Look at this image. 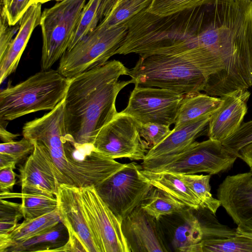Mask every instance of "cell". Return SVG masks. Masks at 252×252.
Returning <instances> with one entry per match:
<instances>
[{
    "mask_svg": "<svg viewBox=\"0 0 252 252\" xmlns=\"http://www.w3.org/2000/svg\"><path fill=\"white\" fill-rule=\"evenodd\" d=\"M197 48L219 57L223 68L203 92L220 96L252 86V0H207Z\"/></svg>",
    "mask_w": 252,
    "mask_h": 252,
    "instance_id": "6da1fadb",
    "label": "cell"
},
{
    "mask_svg": "<svg viewBox=\"0 0 252 252\" xmlns=\"http://www.w3.org/2000/svg\"><path fill=\"white\" fill-rule=\"evenodd\" d=\"M170 126L155 123H140V134L152 148L163 140L171 132Z\"/></svg>",
    "mask_w": 252,
    "mask_h": 252,
    "instance_id": "836d02e7",
    "label": "cell"
},
{
    "mask_svg": "<svg viewBox=\"0 0 252 252\" xmlns=\"http://www.w3.org/2000/svg\"><path fill=\"white\" fill-rule=\"evenodd\" d=\"M211 115L202 116L173 128L163 140L149 150L143 160L171 156L183 152L207 132Z\"/></svg>",
    "mask_w": 252,
    "mask_h": 252,
    "instance_id": "d6986e66",
    "label": "cell"
},
{
    "mask_svg": "<svg viewBox=\"0 0 252 252\" xmlns=\"http://www.w3.org/2000/svg\"><path fill=\"white\" fill-rule=\"evenodd\" d=\"M206 0H152L147 11L159 16H166L200 5Z\"/></svg>",
    "mask_w": 252,
    "mask_h": 252,
    "instance_id": "f546056e",
    "label": "cell"
},
{
    "mask_svg": "<svg viewBox=\"0 0 252 252\" xmlns=\"http://www.w3.org/2000/svg\"><path fill=\"white\" fill-rule=\"evenodd\" d=\"M18 197L21 199L24 220L35 219L58 209L56 197L39 193L1 192L0 199Z\"/></svg>",
    "mask_w": 252,
    "mask_h": 252,
    "instance_id": "484cf974",
    "label": "cell"
},
{
    "mask_svg": "<svg viewBox=\"0 0 252 252\" xmlns=\"http://www.w3.org/2000/svg\"><path fill=\"white\" fill-rule=\"evenodd\" d=\"M252 142V120L243 123L239 128L221 143L231 152L238 156L243 147Z\"/></svg>",
    "mask_w": 252,
    "mask_h": 252,
    "instance_id": "d6a6232c",
    "label": "cell"
},
{
    "mask_svg": "<svg viewBox=\"0 0 252 252\" xmlns=\"http://www.w3.org/2000/svg\"><path fill=\"white\" fill-rule=\"evenodd\" d=\"M87 0H62L41 13V68L48 70L67 50Z\"/></svg>",
    "mask_w": 252,
    "mask_h": 252,
    "instance_id": "ba28073f",
    "label": "cell"
},
{
    "mask_svg": "<svg viewBox=\"0 0 252 252\" xmlns=\"http://www.w3.org/2000/svg\"><path fill=\"white\" fill-rule=\"evenodd\" d=\"M32 3L33 0H12L6 7H0L4 10L9 24L14 25L19 22Z\"/></svg>",
    "mask_w": 252,
    "mask_h": 252,
    "instance_id": "d590c367",
    "label": "cell"
},
{
    "mask_svg": "<svg viewBox=\"0 0 252 252\" xmlns=\"http://www.w3.org/2000/svg\"><path fill=\"white\" fill-rule=\"evenodd\" d=\"M62 222L58 209L40 217L24 220L10 233L0 235V252L39 235Z\"/></svg>",
    "mask_w": 252,
    "mask_h": 252,
    "instance_id": "ffe728a7",
    "label": "cell"
},
{
    "mask_svg": "<svg viewBox=\"0 0 252 252\" xmlns=\"http://www.w3.org/2000/svg\"><path fill=\"white\" fill-rule=\"evenodd\" d=\"M20 28L19 21L14 25H10L3 9L0 7V58L6 51Z\"/></svg>",
    "mask_w": 252,
    "mask_h": 252,
    "instance_id": "e575fe53",
    "label": "cell"
},
{
    "mask_svg": "<svg viewBox=\"0 0 252 252\" xmlns=\"http://www.w3.org/2000/svg\"><path fill=\"white\" fill-rule=\"evenodd\" d=\"M51 0H33V2H39L42 4L43 3H45V2H46L51 1ZM55 0L59 1L62 0Z\"/></svg>",
    "mask_w": 252,
    "mask_h": 252,
    "instance_id": "7bdbcfd3",
    "label": "cell"
},
{
    "mask_svg": "<svg viewBox=\"0 0 252 252\" xmlns=\"http://www.w3.org/2000/svg\"><path fill=\"white\" fill-rule=\"evenodd\" d=\"M236 231H237V233L252 239V232L241 230L240 229H237V228H236Z\"/></svg>",
    "mask_w": 252,
    "mask_h": 252,
    "instance_id": "60d3db41",
    "label": "cell"
},
{
    "mask_svg": "<svg viewBox=\"0 0 252 252\" xmlns=\"http://www.w3.org/2000/svg\"><path fill=\"white\" fill-rule=\"evenodd\" d=\"M33 143V152L19 168L21 192L54 196L59 185L51 155L42 144Z\"/></svg>",
    "mask_w": 252,
    "mask_h": 252,
    "instance_id": "9a60e30c",
    "label": "cell"
},
{
    "mask_svg": "<svg viewBox=\"0 0 252 252\" xmlns=\"http://www.w3.org/2000/svg\"><path fill=\"white\" fill-rule=\"evenodd\" d=\"M70 81L58 70H42L0 93V121H12L41 110H52L66 95Z\"/></svg>",
    "mask_w": 252,
    "mask_h": 252,
    "instance_id": "3957f363",
    "label": "cell"
},
{
    "mask_svg": "<svg viewBox=\"0 0 252 252\" xmlns=\"http://www.w3.org/2000/svg\"><path fill=\"white\" fill-rule=\"evenodd\" d=\"M84 211L100 252H131L122 223L94 187L80 188Z\"/></svg>",
    "mask_w": 252,
    "mask_h": 252,
    "instance_id": "8fae6325",
    "label": "cell"
},
{
    "mask_svg": "<svg viewBox=\"0 0 252 252\" xmlns=\"http://www.w3.org/2000/svg\"><path fill=\"white\" fill-rule=\"evenodd\" d=\"M127 29V23L106 31L96 28L72 49L65 52L60 59L58 70L64 77L71 79L104 65L115 55Z\"/></svg>",
    "mask_w": 252,
    "mask_h": 252,
    "instance_id": "52a82bcc",
    "label": "cell"
},
{
    "mask_svg": "<svg viewBox=\"0 0 252 252\" xmlns=\"http://www.w3.org/2000/svg\"><path fill=\"white\" fill-rule=\"evenodd\" d=\"M238 158L246 163L252 173V142L240 149L238 154Z\"/></svg>",
    "mask_w": 252,
    "mask_h": 252,
    "instance_id": "74e56055",
    "label": "cell"
},
{
    "mask_svg": "<svg viewBox=\"0 0 252 252\" xmlns=\"http://www.w3.org/2000/svg\"><path fill=\"white\" fill-rule=\"evenodd\" d=\"M19 135L8 131L6 129V127L0 125V138L3 143L13 141Z\"/></svg>",
    "mask_w": 252,
    "mask_h": 252,
    "instance_id": "ab89813d",
    "label": "cell"
},
{
    "mask_svg": "<svg viewBox=\"0 0 252 252\" xmlns=\"http://www.w3.org/2000/svg\"><path fill=\"white\" fill-rule=\"evenodd\" d=\"M127 0H102L100 10V19L115 5Z\"/></svg>",
    "mask_w": 252,
    "mask_h": 252,
    "instance_id": "f35d334b",
    "label": "cell"
},
{
    "mask_svg": "<svg viewBox=\"0 0 252 252\" xmlns=\"http://www.w3.org/2000/svg\"><path fill=\"white\" fill-rule=\"evenodd\" d=\"M217 195L237 228L252 233V173L226 176L220 184Z\"/></svg>",
    "mask_w": 252,
    "mask_h": 252,
    "instance_id": "5bb4252c",
    "label": "cell"
},
{
    "mask_svg": "<svg viewBox=\"0 0 252 252\" xmlns=\"http://www.w3.org/2000/svg\"><path fill=\"white\" fill-rule=\"evenodd\" d=\"M140 123L132 116L118 112L100 130L94 143L105 155L113 159L143 160L150 149L140 134Z\"/></svg>",
    "mask_w": 252,
    "mask_h": 252,
    "instance_id": "30bf717a",
    "label": "cell"
},
{
    "mask_svg": "<svg viewBox=\"0 0 252 252\" xmlns=\"http://www.w3.org/2000/svg\"><path fill=\"white\" fill-rule=\"evenodd\" d=\"M238 156L218 141L209 138L195 141L175 155L143 160V169L153 172H168L177 174H196L204 172L216 175L230 169Z\"/></svg>",
    "mask_w": 252,
    "mask_h": 252,
    "instance_id": "8992f818",
    "label": "cell"
},
{
    "mask_svg": "<svg viewBox=\"0 0 252 252\" xmlns=\"http://www.w3.org/2000/svg\"><path fill=\"white\" fill-rule=\"evenodd\" d=\"M221 97L200 93L185 94L178 112L174 128L202 116L214 113L221 102Z\"/></svg>",
    "mask_w": 252,
    "mask_h": 252,
    "instance_id": "7402d4cb",
    "label": "cell"
},
{
    "mask_svg": "<svg viewBox=\"0 0 252 252\" xmlns=\"http://www.w3.org/2000/svg\"><path fill=\"white\" fill-rule=\"evenodd\" d=\"M207 209L188 208L157 220L168 252H195L196 244L210 238L237 235L236 228L221 224Z\"/></svg>",
    "mask_w": 252,
    "mask_h": 252,
    "instance_id": "5b68a950",
    "label": "cell"
},
{
    "mask_svg": "<svg viewBox=\"0 0 252 252\" xmlns=\"http://www.w3.org/2000/svg\"><path fill=\"white\" fill-rule=\"evenodd\" d=\"M102 0H89L80 15L77 24L66 51L72 49L94 31L100 20V10Z\"/></svg>",
    "mask_w": 252,
    "mask_h": 252,
    "instance_id": "4316f807",
    "label": "cell"
},
{
    "mask_svg": "<svg viewBox=\"0 0 252 252\" xmlns=\"http://www.w3.org/2000/svg\"><path fill=\"white\" fill-rule=\"evenodd\" d=\"M180 176L198 199L202 208L208 209L216 215L218 209L221 206V203L218 198L213 196L211 192V175L184 174Z\"/></svg>",
    "mask_w": 252,
    "mask_h": 252,
    "instance_id": "83f0119b",
    "label": "cell"
},
{
    "mask_svg": "<svg viewBox=\"0 0 252 252\" xmlns=\"http://www.w3.org/2000/svg\"><path fill=\"white\" fill-rule=\"evenodd\" d=\"M152 0H127L113 6L100 19L96 28L106 31L126 24L130 20L147 8Z\"/></svg>",
    "mask_w": 252,
    "mask_h": 252,
    "instance_id": "d4e9b609",
    "label": "cell"
},
{
    "mask_svg": "<svg viewBox=\"0 0 252 252\" xmlns=\"http://www.w3.org/2000/svg\"><path fill=\"white\" fill-rule=\"evenodd\" d=\"M141 164H125L95 187L102 200L121 221L139 206L153 187L140 173Z\"/></svg>",
    "mask_w": 252,
    "mask_h": 252,
    "instance_id": "9c48e42d",
    "label": "cell"
},
{
    "mask_svg": "<svg viewBox=\"0 0 252 252\" xmlns=\"http://www.w3.org/2000/svg\"><path fill=\"white\" fill-rule=\"evenodd\" d=\"M251 95L248 89H238L221 97L222 102L210 118L209 138L222 143L234 133L243 123Z\"/></svg>",
    "mask_w": 252,
    "mask_h": 252,
    "instance_id": "e0dca14e",
    "label": "cell"
},
{
    "mask_svg": "<svg viewBox=\"0 0 252 252\" xmlns=\"http://www.w3.org/2000/svg\"><path fill=\"white\" fill-rule=\"evenodd\" d=\"M68 239L58 252H100L84 211L80 188L60 185L55 195Z\"/></svg>",
    "mask_w": 252,
    "mask_h": 252,
    "instance_id": "4fadbf2b",
    "label": "cell"
},
{
    "mask_svg": "<svg viewBox=\"0 0 252 252\" xmlns=\"http://www.w3.org/2000/svg\"><path fill=\"white\" fill-rule=\"evenodd\" d=\"M128 71L113 60L70 79L64 98V124L66 134L75 142L94 145L101 129L117 115V97L131 83L118 79Z\"/></svg>",
    "mask_w": 252,
    "mask_h": 252,
    "instance_id": "7a4b0ae2",
    "label": "cell"
},
{
    "mask_svg": "<svg viewBox=\"0 0 252 252\" xmlns=\"http://www.w3.org/2000/svg\"><path fill=\"white\" fill-rule=\"evenodd\" d=\"M41 3L33 2L19 21V30L0 58V83L15 71L34 29L40 25Z\"/></svg>",
    "mask_w": 252,
    "mask_h": 252,
    "instance_id": "ac0fdd59",
    "label": "cell"
},
{
    "mask_svg": "<svg viewBox=\"0 0 252 252\" xmlns=\"http://www.w3.org/2000/svg\"><path fill=\"white\" fill-rule=\"evenodd\" d=\"M16 174L9 168L0 170V193L12 190L16 183Z\"/></svg>",
    "mask_w": 252,
    "mask_h": 252,
    "instance_id": "8d00e7d4",
    "label": "cell"
},
{
    "mask_svg": "<svg viewBox=\"0 0 252 252\" xmlns=\"http://www.w3.org/2000/svg\"><path fill=\"white\" fill-rule=\"evenodd\" d=\"M185 94L169 89L135 85L127 106L121 111L141 124H174Z\"/></svg>",
    "mask_w": 252,
    "mask_h": 252,
    "instance_id": "7c38bea8",
    "label": "cell"
},
{
    "mask_svg": "<svg viewBox=\"0 0 252 252\" xmlns=\"http://www.w3.org/2000/svg\"><path fill=\"white\" fill-rule=\"evenodd\" d=\"M68 239L67 229L61 222L48 231L9 248L6 252H58Z\"/></svg>",
    "mask_w": 252,
    "mask_h": 252,
    "instance_id": "603a6c76",
    "label": "cell"
},
{
    "mask_svg": "<svg viewBox=\"0 0 252 252\" xmlns=\"http://www.w3.org/2000/svg\"><path fill=\"white\" fill-rule=\"evenodd\" d=\"M128 75L135 85L169 89L183 94L203 91L207 79L188 61L164 54L139 57Z\"/></svg>",
    "mask_w": 252,
    "mask_h": 252,
    "instance_id": "277c9868",
    "label": "cell"
},
{
    "mask_svg": "<svg viewBox=\"0 0 252 252\" xmlns=\"http://www.w3.org/2000/svg\"><path fill=\"white\" fill-rule=\"evenodd\" d=\"M34 148V144L23 137L19 141L0 143V155L6 157L17 164L27 159L32 153Z\"/></svg>",
    "mask_w": 252,
    "mask_h": 252,
    "instance_id": "1f68e13d",
    "label": "cell"
},
{
    "mask_svg": "<svg viewBox=\"0 0 252 252\" xmlns=\"http://www.w3.org/2000/svg\"><path fill=\"white\" fill-rule=\"evenodd\" d=\"M12 0H0V6L6 7L11 2Z\"/></svg>",
    "mask_w": 252,
    "mask_h": 252,
    "instance_id": "b9f144b4",
    "label": "cell"
},
{
    "mask_svg": "<svg viewBox=\"0 0 252 252\" xmlns=\"http://www.w3.org/2000/svg\"><path fill=\"white\" fill-rule=\"evenodd\" d=\"M237 233L229 237L202 240L199 243L201 252H252V239Z\"/></svg>",
    "mask_w": 252,
    "mask_h": 252,
    "instance_id": "f1b7e54d",
    "label": "cell"
},
{
    "mask_svg": "<svg viewBox=\"0 0 252 252\" xmlns=\"http://www.w3.org/2000/svg\"><path fill=\"white\" fill-rule=\"evenodd\" d=\"M131 252H168L157 220L139 205L122 221Z\"/></svg>",
    "mask_w": 252,
    "mask_h": 252,
    "instance_id": "2e32d148",
    "label": "cell"
},
{
    "mask_svg": "<svg viewBox=\"0 0 252 252\" xmlns=\"http://www.w3.org/2000/svg\"><path fill=\"white\" fill-rule=\"evenodd\" d=\"M140 171L143 177L153 187L164 191L189 208L196 210L202 208L200 202L180 175L164 171L153 172L142 168Z\"/></svg>",
    "mask_w": 252,
    "mask_h": 252,
    "instance_id": "44dd1931",
    "label": "cell"
},
{
    "mask_svg": "<svg viewBox=\"0 0 252 252\" xmlns=\"http://www.w3.org/2000/svg\"><path fill=\"white\" fill-rule=\"evenodd\" d=\"M149 215L158 220L161 217L189 208L164 191L153 187L140 205Z\"/></svg>",
    "mask_w": 252,
    "mask_h": 252,
    "instance_id": "cb8c5ba5",
    "label": "cell"
},
{
    "mask_svg": "<svg viewBox=\"0 0 252 252\" xmlns=\"http://www.w3.org/2000/svg\"><path fill=\"white\" fill-rule=\"evenodd\" d=\"M22 218L21 203L0 199V235L12 232Z\"/></svg>",
    "mask_w": 252,
    "mask_h": 252,
    "instance_id": "4dcf8cb0",
    "label": "cell"
}]
</instances>
